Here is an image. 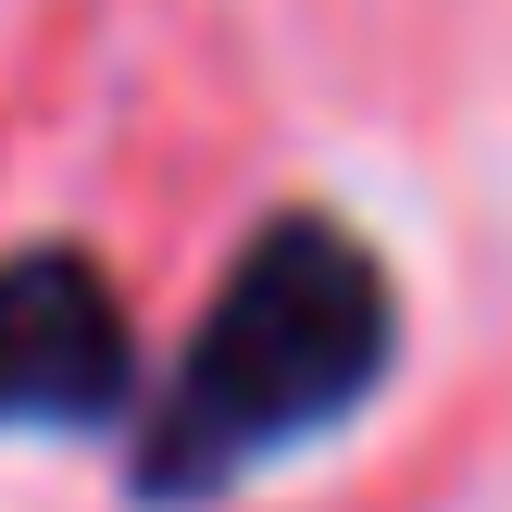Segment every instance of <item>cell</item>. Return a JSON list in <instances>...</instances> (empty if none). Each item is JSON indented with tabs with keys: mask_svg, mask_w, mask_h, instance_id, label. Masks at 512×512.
<instances>
[{
	"mask_svg": "<svg viewBox=\"0 0 512 512\" xmlns=\"http://www.w3.org/2000/svg\"><path fill=\"white\" fill-rule=\"evenodd\" d=\"M400 350V288L338 213H275L225 263L213 313L175 350V388L138 425V500H225L250 463L313 450L375 400Z\"/></svg>",
	"mask_w": 512,
	"mask_h": 512,
	"instance_id": "1",
	"label": "cell"
},
{
	"mask_svg": "<svg viewBox=\"0 0 512 512\" xmlns=\"http://www.w3.org/2000/svg\"><path fill=\"white\" fill-rule=\"evenodd\" d=\"M138 400V325L88 250H13L0 263V425H125Z\"/></svg>",
	"mask_w": 512,
	"mask_h": 512,
	"instance_id": "2",
	"label": "cell"
}]
</instances>
